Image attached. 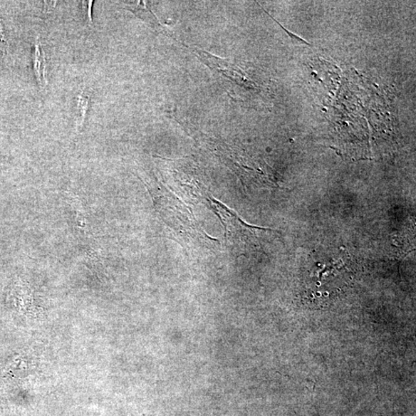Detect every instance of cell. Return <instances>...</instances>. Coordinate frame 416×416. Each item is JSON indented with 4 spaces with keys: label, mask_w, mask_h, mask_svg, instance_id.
<instances>
[{
    "label": "cell",
    "mask_w": 416,
    "mask_h": 416,
    "mask_svg": "<svg viewBox=\"0 0 416 416\" xmlns=\"http://www.w3.org/2000/svg\"><path fill=\"white\" fill-rule=\"evenodd\" d=\"M193 51L196 53L197 58H200V60L207 64L208 67L217 72H219L225 76L227 78L231 79L235 82H238V80H239V82L244 80V75L241 72L240 69L234 67L233 64L217 58V56H213L209 53L197 48H194Z\"/></svg>",
    "instance_id": "obj_1"
},
{
    "label": "cell",
    "mask_w": 416,
    "mask_h": 416,
    "mask_svg": "<svg viewBox=\"0 0 416 416\" xmlns=\"http://www.w3.org/2000/svg\"><path fill=\"white\" fill-rule=\"evenodd\" d=\"M32 58L36 78L41 87H45L47 84L46 76V61L43 46L39 38H36L35 41Z\"/></svg>",
    "instance_id": "obj_2"
},
{
    "label": "cell",
    "mask_w": 416,
    "mask_h": 416,
    "mask_svg": "<svg viewBox=\"0 0 416 416\" xmlns=\"http://www.w3.org/2000/svg\"><path fill=\"white\" fill-rule=\"evenodd\" d=\"M128 11L133 13L140 20L146 22L150 26L155 28L157 31H163V27L159 23L155 14L148 8L147 2L138 1L136 4L129 5L126 7Z\"/></svg>",
    "instance_id": "obj_3"
},
{
    "label": "cell",
    "mask_w": 416,
    "mask_h": 416,
    "mask_svg": "<svg viewBox=\"0 0 416 416\" xmlns=\"http://www.w3.org/2000/svg\"><path fill=\"white\" fill-rule=\"evenodd\" d=\"M89 98L84 95V94H80L78 98V106L80 110L79 119L80 124L84 121L85 115H86V111L88 108Z\"/></svg>",
    "instance_id": "obj_4"
},
{
    "label": "cell",
    "mask_w": 416,
    "mask_h": 416,
    "mask_svg": "<svg viewBox=\"0 0 416 416\" xmlns=\"http://www.w3.org/2000/svg\"><path fill=\"white\" fill-rule=\"evenodd\" d=\"M6 40H5L4 28H3L1 23H0V50H1L2 51H4L6 49Z\"/></svg>",
    "instance_id": "obj_5"
}]
</instances>
